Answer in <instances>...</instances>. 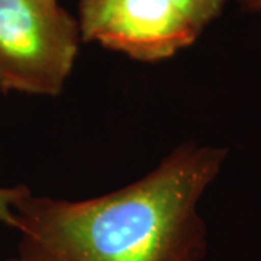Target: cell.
I'll return each instance as SVG.
<instances>
[{"instance_id":"3","label":"cell","mask_w":261,"mask_h":261,"mask_svg":"<svg viewBox=\"0 0 261 261\" xmlns=\"http://www.w3.org/2000/svg\"><path fill=\"white\" fill-rule=\"evenodd\" d=\"M224 0H82V39L145 63L190 47Z\"/></svg>"},{"instance_id":"2","label":"cell","mask_w":261,"mask_h":261,"mask_svg":"<svg viewBox=\"0 0 261 261\" xmlns=\"http://www.w3.org/2000/svg\"><path fill=\"white\" fill-rule=\"evenodd\" d=\"M80 41L79 20L58 0H0V90L60 94Z\"/></svg>"},{"instance_id":"5","label":"cell","mask_w":261,"mask_h":261,"mask_svg":"<svg viewBox=\"0 0 261 261\" xmlns=\"http://www.w3.org/2000/svg\"><path fill=\"white\" fill-rule=\"evenodd\" d=\"M238 3H241L247 9L252 10V12H260L261 13V0H235Z\"/></svg>"},{"instance_id":"1","label":"cell","mask_w":261,"mask_h":261,"mask_svg":"<svg viewBox=\"0 0 261 261\" xmlns=\"http://www.w3.org/2000/svg\"><path fill=\"white\" fill-rule=\"evenodd\" d=\"M228 149L189 142L108 195L63 200L29 192L16 205L20 261H205L199 203Z\"/></svg>"},{"instance_id":"4","label":"cell","mask_w":261,"mask_h":261,"mask_svg":"<svg viewBox=\"0 0 261 261\" xmlns=\"http://www.w3.org/2000/svg\"><path fill=\"white\" fill-rule=\"evenodd\" d=\"M27 186H0V224L13 228L16 226V205L23 196L29 193Z\"/></svg>"},{"instance_id":"6","label":"cell","mask_w":261,"mask_h":261,"mask_svg":"<svg viewBox=\"0 0 261 261\" xmlns=\"http://www.w3.org/2000/svg\"><path fill=\"white\" fill-rule=\"evenodd\" d=\"M8 261H20V260H19L18 257H15V258H9V260H8Z\"/></svg>"}]
</instances>
